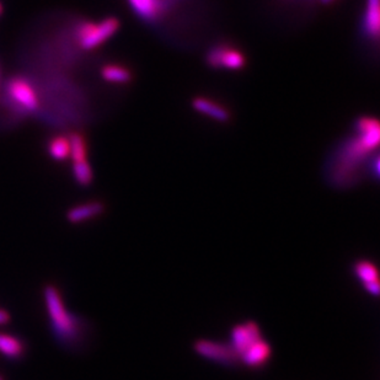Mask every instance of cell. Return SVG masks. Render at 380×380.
<instances>
[{"instance_id":"cell-1","label":"cell","mask_w":380,"mask_h":380,"mask_svg":"<svg viewBox=\"0 0 380 380\" xmlns=\"http://www.w3.org/2000/svg\"><path fill=\"white\" fill-rule=\"evenodd\" d=\"M44 299L49 322L59 341L64 343L77 341L80 335L78 317L67 309L58 289L54 286H47L44 288Z\"/></svg>"},{"instance_id":"cell-2","label":"cell","mask_w":380,"mask_h":380,"mask_svg":"<svg viewBox=\"0 0 380 380\" xmlns=\"http://www.w3.org/2000/svg\"><path fill=\"white\" fill-rule=\"evenodd\" d=\"M120 29V21L116 18H108L98 24L85 23L77 31L79 46L85 51L98 49L103 42L111 39Z\"/></svg>"},{"instance_id":"cell-3","label":"cell","mask_w":380,"mask_h":380,"mask_svg":"<svg viewBox=\"0 0 380 380\" xmlns=\"http://www.w3.org/2000/svg\"><path fill=\"white\" fill-rule=\"evenodd\" d=\"M372 151L373 149L367 146L361 137L357 134L356 138L348 141L341 151L335 172L337 179L345 180L355 174L357 167Z\"/></svg>"},{"instance_id":"cell-4","label":"cell","mask_w":380,"mask_h":380,"mask_svg":"<svg viewBox=\"0 0 380 380\" xmlns=\"http://www.w3.org/2000/svg\"><path fill=\"white\" fill-rule=\"evenodd\" d=\"M207 63L213 68L230 69L236 70L245 65V56L238 49L229 46H215L207 54Z\"/></svg>"},{"instance_id":"cell-5","label":"cell","mask_w":380,"mask_h":380,"mask_svg":"<svg viewBox=\"0 0 380 380\" xmlns=\"http://www.w3.org/2000/svg\"><path fill=\"white\" fill-rule=\"evenodd\" d=\"M134 14L146 23H156L172 9L177 0H127Z\"/></svg>"},{"instance_id":"cell-6","label":"cell","mask_w":380,"mask_h":380,"mask_svg":"<svg viewBox=\"0 0 380 380\" xmlns=\"http://www.w3.org/2000/svg\"><path fill=\"white\" fill-rule=\"evenodd\" d=\"M8 94L15 103L25 111H34L39 106L37 94L32 85L24 78H14L8 83Z\"/></svg>"},{"instance_id":"cell-7","label":"cell","mask_w":380,"mask_h":380,"mask_svg":"<svg viewBox=\"0 0 380 380\" xmlns=\"http://www.w3.org/2000/svg\"><path fill=\"white\" fill-rule=\"evenodd\" d=\"M263 338L260 327L255 322L240 324L232 331V345L236 356L239 358L248 348Z\"/></svg>"},{"instance_id":"cell-8","label":"cell","mask_w":380,"mask_h":380,"mask_svg":"<svg viewBox=\"0 0 380 380\" xmlns=\"http://www.w3.org/2000/svg\"><path fill=\"white\" fill-rule=\"evenodd\" d=\"M195 351L196 353L205 357L207 360L222 362V363L235 362L236 360H239L233 350V347L230 345L220 343V342L201 340V341L196 342Z\"/></svg>"},{"instance_id":"cell-9","label":"cell","mask_w":380,"mask_h":380,"mask_svg":"<svg viewBox=\"0 0 380 380\" xmlns=\"http://www.w3.org/2000/svg\"><path fill=\"white\" fill-rule=\"evenodd\" d=\"M355 273L360 281L363 283V286L367 289V292L371 293L373 296H378L379 293V277H378V270L373 263L369 261H360L355 266Z\"/></svg>"},{"instance_id":"cell-10","label":"cell","mask_w":380,"mask_h":380,"mask_svg":"<svg viewBox=\"0 0 380 380\" xmlns=\"http://www.w3.org/2000/svg\"><path fill=\"white\" fill-rule=\"evenodd\" d=\"M272 355V348L267 342L261 338L255 345L248 348L246 351L239 357L241 361L244 362L246 366L261 367L268 362L270 357Z\"/></svg>"},{"instance_id":"cell-11","label":"cell","mask_w":380,"mask_h":380,"mask_svg":"<svg viewBox=\"0 0 380 380\" xmlns=\"http://www.w3.org/2000/svg\"><path fill=\"white\" fill-rule=\"evenodd\" d=\"M363 32L372 39H378L380 27L379 0H367L363 15Z\"/></svg>"},{"instance_id":"cell-12","label":"cell","mask_w":380,"mask_h":380,"mask_svg":"<svg viewBox=\"0 0 380 380\" xmlns=\"http://www.w3.org/2000/svg\"><path fill=\"white\" fill-rule=\"evenodd\" d=\"M103 212V205L100 202H88L84 205H75L67 212V220L72 224H78L85 220H91Z\"/></svg>"},{"instance_id":"cell-13","label":"cell","mask_w":380,"mask_h":380,"mask_svg":"<svg viewBox=\"0 0 380 380\" xmlns=\"http://www.w3.org/2000/svg\"><path fill=\"white\" fill-rule=\"evenodd\" d=\"M192 106L197 113L205 115L218 122H227L230 118L229 113L223 106H220V103H215L208 99L196 98L192 103Z\"/></svg>"},{"instance_id":"cell-14","label":"cell","mask_w":380,"mask_h":380,"mask_svg":"<svg viewBox=\"0 0 380 380\" xmlns=\"http://www.w3.org/2000/svg\"><path fill=\"white\" fill-rule=\"evenodd\" d=\"M0 353L11 360H16L24 355L25 345L18 337L0 332Z\"/></svg>"},{"instance_id":"cell-15","label":"cell","mask_w":380,"mask_h":380,"mask_svg":"<svg viewBox=\"0 0 380 380\" xmlns=\"http://www.w3.org/2000/svg\"><path fill=\"white\" fill-rule=\"evenodd\" d=\"M49 156L54 160H65L70 156L69 137L56 136L49 141Z\"/></svg>"},{"instance_id":"cell-16","label":"cell","mask_w":380,"mask_h":380,"mask_svg":"<svg viewBox=\"0 0 380 380\" xmlns=\"http://www.w3.org/2000/svg\"><path fill=\"white\" fill-rule=\"evenodd\" d=\"M101 77L110 83L125 84L132 79V74L128 69L118 64H108L101 69Z\"/></svg>"},{"instance_id":"cell-17","label":"cell","mask_w":380,"mask_h":380,"mask_svg":"<svg viewBox=\"0 0 380 380\" xmlns=\"http://www.w3.org/2000/svg\"><path fill=\"white\" fill-rule=\"evenodd\" d=\"M69 143H70V156L69 158L73 159V163L77 161L88 160V146L87 141L80 133H73L69 136Z\"/></svg>"},{"instance_id":"cell-18","label":"cell","mask_w":380,"mask_h":380,"mask_svg":"<svg viewBox=\"0 0 380 380\" xmlns=\"http://www.w3.org/2000/svg\"><path fill=\"white\" fill-rule=\"evenodd\" d=\"M73 175L79 185L88 186L93 182V169L88 160L73 163Z\"/></svg>"},{"instance_id":"cell-19","label":"cell","mask_w":380,"mask_h":380,"mask_svg":"<svg viewBox=\"0 0 380 380\" xmlns=\"http://www.w3.org/2000/svg\"><path fill=\"white\" fill-rule=\"evenodd\" d=\"M9 312H6L5 309H1V308H0V325H5V324H9Z\"/></svg>"},{"instance_id":"cell-20","label":"cell","mask_w":380,"mask_h":380,"mask_svg":"<svg viewBox=\"0 0 380 380\" xmlns=\"http://www.w3.org/2000/svg\"><path fill=\"white\" fill-rule=\"evenodd\" d=\"M320 1H322V4H330L334 0H320Z\"/></svg>"},{"instance_id":"cell-21","label":"cell","mask_w":380,"mask_h":380,"mask_svg":"<svg viewBox=\"0 0 380 380\" xmlns=\"http://www.w3.org/2000/svg\"><path fill=\"white\" fill-rule=\"evenodd\" d=\"M3 14V5L0 3V15Z\"/></svg>"},{"instance_id":"cell-22","label":"cell","mask_w":380,"mask_h":380,"mask_svg":"<svg viewBox=\"0 0 380 380\" xmlns=\"http://www.w3.org/2000/svg\"><path fill=\"white\" fill-rule=\"evenodd\" d=\"M0 380H3V378H1V376H0Z\"/></svg>"}]
</instances>
